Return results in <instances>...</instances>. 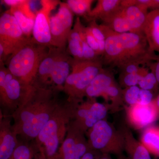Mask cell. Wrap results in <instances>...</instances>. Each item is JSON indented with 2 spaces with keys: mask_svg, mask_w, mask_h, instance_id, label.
<instances>
[{
  "mask_svg": "<svg viewBox=\"0 0 159 159\" xmlns=\"http://www.w3.org/2000/svg\"><path fill=\"white\" fill-rule=\"evenodd\" d=\"M23 122V130L28 136L34 138L38 136L39 133L49 121L48 114L42 112L33 114L26 111L21 115Z\"/></svg>",
  "mask_w": 159,
  "mask_h": 159,
  "instance_id": "52a82bcc",
  "label": "cell"
},
{
  "mask_svg": "<svg viewBox=\"0 0 159 159\" xmlns=\"http://www.w3.org/2000/svg\"><path fill=\"white\" fill-rule=\"evenodd\" d=\"M153 102H154L158 110L159 111V95L157 97L155 100L153 101Z\"/></svg>",
  "mask_w": 159,
  "mask_h": 159,
  "instance_id": "ab89813d",
  "label": "cell"
},
{
  "mask_svg": "<svg viewBox=\"0 0 159 159\" xmlns=\"http://www.w3.org/2000/svg\"><path fill=\"white\" fill-rule=\"evenodd\" d=\"M87 148L82 143H76L74 139H66L62 145L59 159H81L86 152Z\"/></svg>",
  "mask_w": 159,
  "mask_h": 159,
  "instance_id": "ffe728a7",
  "label": "cell"
},
{
  "mask_svg": "<svg viewBox=\"0 0 159 159\" xmlns=\"http://www.w3.org/2000/svg\"><path fill=\"white\" fill-rule=\"evenodd\" d=\"M120 95V90L119 87L116 85L115 83L110 86L109 87L106 91L104 96L116 99Z\"/></svg>",
  "mask_w": 159,
  "mask_h": 159,
  "instance_id": "e575fe53",
  "label": "cell"
},
{
  "mask_svg": "<svg viewBox=\"0 0 159 159\" xmlns=\"http://www.w3.org/2000/svg\"><path fill=\"white\" fill-rule=\"evenodd\" d=\"M122 46V57L119 70L131 63L149 66L159 59L152 51L143 33L128 32L119 34Z\"/></svg>",
  "mask_w": 159,
  "mask_h": 159,
  "instance_id": "7a4b0ae2",
  "label": "cell"
},
{
  "mask_svg": "<svg viewBox=\"0 0 159 159\" xmlns=\"http://www.w3.org/2000/svg\"><path fill=\"white\" fill-rule=\"evenodd\" d=\"M142 142L148 150L156 155L159 154V128L152 127L146 131Z\"/></svg>",
  "mask_w": 159,
  "mask_h": 159,
  "instance_id": "7402d4cb",
  "label": "cell"
},
{
  "mask_svg": "<svg viewBox=\"0 0 159 159\" xmlns=\"http://www.w3.org/2000/svg\"><path fill=\"white\" fill-rule=\"evenodd\" d=\"M9 10L17 21L24 35L28 38H31L34 20L26 16L17 7H11Z\"/></svg>",
  "mask_w": 159,
  "mask_h": 159,
  "instance_id": "44dd1931",
  "label": "cell"
},
{
  "mask_svg": "<svg viewBox=\"0 0 159 159\" xmlns=\"http://www.w3.org/2000/svg\"><path fill=\"white\" fill-rule=\"evenodd\" d=\"M66 49H61L54 47L49 48L47 55L40 64L34 82L37 80L42 83L48 81L50 78L54 64L63 52Z\"/></svg>",
  "mask_w": 159,
  "mask_h": 159,
  "instance_id": "5bb4252c",
  "label": "cell"
},
{
  "mask_svg": "<svg viewBox=\"0 0 159 159\" xmlns=\"http://www.w3.org/2000/svg\"><path fill=\"white\" fill-rule=\"evenodd\" d=\"M73 59L66 49L57 60L52 69L50 78L54 84L58 86L65 84L72 70Z\"/></svg>",
  "mask_w": 159,
  "mask_h": 159,
  "instance_id": "9c48e42d",
  "label": "cell"
},
{
  "mask_svg": "<svg viewBox=\"0 0 159 159\" xmlns=\"http://www.w3.org/2000/svg\"><path fill=\"white\" fill-rule=\"evenodd\" d=\"M81 159H95V156L91 152H86Z\"/></svg>",
  "mask_w": 159,
  "mask_h": 159,
  "instance_id": "f35d334b",
  "label": "cell"
},
{
  "mask_svg": "<svg viewBox=\"0 0 159 159\" xmlns=\"http://www.w3.org/2000/svg\"><path fill=\"white\" fill-rule=\"evenodd\" d=\"M149 9L152 10L159 9V0H151Z\"/></svg>",
  "mask_w": 159,
  "mask_h": 159,
  "instance_id": "74e56055",
  "label": "cell"
},
{
  "mask_svg": "<svg viewBox=\"0 0 159 159\" xmlns=\"http://www.w3.org/2000/svg\"><path fill=\"white\" fill-rule=\"evenodd\" d=\"M49 48L30 42L8 57L5 65L9 72L22 84L30 86L34 82L41 62L46 57Z\"/></svg>",
  "mask_w": 159,
  "mask_h": 159,
  "instance_id": "6da1fadb",
  "label": "cell"
},
{
  "mask_svg": "<svg viewBox=\"0 0 159 159\" xmlns=\"http://www.w3.org/2000/svg\"><path fill=\"white\" fill-rule=\"evenodd\" d=\"M25 0H4L3 3L11 7H17L25 2Z\"/></svg>",
  "mask_w": 159,
  "mask_h": 159,
  "instance_id": "8d00e7d4",
  "label": "cell"
},
{
  "mask_svg": "<svg viewBox=\"0 0 159 159\" xmlns=\"http://www.w3.org/2000/svg\"><path fill=\"white\" fill-rule=\"evenodd\" d=\"M114 83L111 72L103 68L88 87L85 94L91 98L104 96L106 90Z\"/></svg>",
  "mask_w": 159,
  "mask_h": 159,
  "instance_id": "8fae6325",
  "label": "cell"
},
{
  "mask_svg": "<svg viewBox=\"0 0 159 159\" xmlns=\"http://www.w3.org/2000/svg\"><path fill=\"white\" fill-rule=\"evenodd\" d=\"M102 24L117 33L131 32V29L127 20L123 14L122 8L112 13L102 21Z\"/></svg>",
  "mask_w": 159,
  "mask_h": 159,
  "instance_id": "d6986e66",
  "label": "cell"
},
{
  "mask_svg": "<svg viewBox=\"0 0 159 159\" xmlns=\"http://www.w3.org/2000/svg\"><path fill=\"white\" fill-rule=\"evenodd\" d=\"M158 84L154 73L151 70L142 77L138 85L141 89L151 91L156 88Z\"/></svg>",
  "mask_w": 159,
  "mask_h": 159,
  "instance_id": "4316f807",
  "label": "cell"
},
{
  "mask_svg": "<svg viewBox=\"0 0 159 159\" xmlns=\"http://www.w3.org/2000/svg\"><path fill=\"white\" fill-rule=\"evenodd\" d=\"M84 34H85V39L87 43L89 46L97 53L99 56H100L99 54V47L98 42L96 39L93 35L91 32L89 26L84 27Z\"/></svg>",
  "mask_w": 159,
  "mask_h": 159,
  "instance_id": "1f68e13d",
  "label": "cell"
},
{
  "mask_svg": "<svg viewBox=\"0 0 159 159\" xmlns=\"http://www.w3.org/2000/svg\"><path fill=\"white\" fill-rule=\"evenodd\" d=\"M32 38H28L23 34L14 16L9 9L0 17V45L4 49L0 61L5 63L11 54L30 42Z\"/></svg>",
  "mask_w": 159,
  "mask_h": 159,
  "instance_id": "277c9868",
  "label": "cell"
},
{
  "mask_svg": "<svg viewBox=\"0 0 159 159\" xmlns=\"http://www.w3.org/2000/svg\"><path fill=\"white\" fill-rule=\"evenodd\" d=\"M143 32L150 50L159 54V9L148 12Z\"/></svg>",
  "mask_w": 159,
  "mask_h": 159,
  "instance_id": "30bf717a",
  "label": "cell"
},
{
  "mask_svg": "<svg viewBox=\"0 0 159 159\" xmlns=\"http://www.w3.org/2000/svg\"><path fill=\"white\" fill-rule=\"evenodd\" d=\"M57 125L54 120H49L39 134L40 141L45 144L47 156L53 159L58 149V140Z\"/></svg>",
  "mask_w": 159,
  "mask_h": 159,
  "instance_id": "ba28073f",
  "label": "cell"
},
{
  "mask_svg": "<svg viewBox=\"0 0 159 159\" xmlns=\"http://www.w3.org/2000/svg\"><path fill=\"white\" fill-rule=\"evenodd\" d=\"M153 94L151 91L141 89L140 97L138 104L142 105H148L152 102Z\"/></svg>",
  "mask_w": 159,
  "mask_h": 159,
  "instance_id": "836d02e7",
  "label": "cell"
},
{
  "mask_svg": "<svg viewBox=\"0 0 159 159\" xmlns=\"http://www.w3.org/2000/svg\"><path fill=\"white\" fill-rule=\"evenodd\" d=\"M151 70L154 73L156 77L159 84V59L155 62L152 63L149 66Z\"/></svg>",
  "mask_w": 159,
  "mask_h": 159,
  "instance_id": "d590c367",
  "label": "cell"
},
{
  "mask_svg": "<svg viewBox=\"0 0 159 159\" xmlns=\"http://www.w3.org/2000/svg\"><path fill=\"white\" fill-rule=\"evenodd\" d=\"M149 68L141 73L137 74H124L121 73L120 78L123 84L127 87L137 86L139 84L142 77L145 76L149 71Z\"/></svg>",
  "mask_w": 159,
  "mask_h": 159,
  "instance_id": "484cf974",
  "label": "cell"
},
{
  "mask_svg": "<svg viewBox=\"0 0 159 159\" xmlns=\"http://www.w3.org/2000/svg\"><path fill=\"white\" fill-rule=\"evenodd\" d=\"M158 156H159V154Z\"/></svg>",
  "mask_w": 159,
  "mask_h": 159,
  "instance_id": "b9f144b4",
  "label": "cell"
},
{
  "mask_svg": "<svg viewBox=\"0 0 159 159\" xmlns=\"http://www.w3.org/2000/svg\"><path fill=\"white\" fill-rule=\"evenodd\" d=\"M74 14L66 2H61L58 11L50 18L52 47L66 49L68 38L73 29Z\"/></svg>",
  "mask_w": 159,
  "mask_h": 159,
  "instance_id": "5b68a950",
  "label": "cell"
},
{
  "mask_svg": "<svg viewBox=\"0 0 159 159\" xmlns=\"http://www.w3.org/2000/svg\"><path fill=\"white\" fill-rule=\"evenodd\" d=\"M121 8L130 27L131 32L143 33V29L148 13V11L136 5Z\"/></svg>",
  "mask_w": 159,
  "mask_h": 159,
  "instance_id": "4fadbf2b",
  "label": "cell"
},
{
  "mask_svg": "<svg viewBox=\"0 0 159 159\" xmlns=\"http://www.w3.org/2000/svg\"><path fill=\"white\" fill-rule=\"evenodd\" d=\"M17 7L27 17L31 19L35 20L36 13H34L31 9V1L25 0L24 2L17 6Z\"/></svg>",
  "mask_w": 159,
  "mask_h": 159,
  "instance_id": "d6a6232c",
  "label": "cell"
},
{
  "mask_svg": "<svg viewBox=\"0 0 159 159\" xmlns=\"http://www.w3.org/2000/svg\"><path fill=\"white\" fill-rule=\"evenodd\" d=\"M81 23L79 17H77L69 34L67 41V51L71 57L78 61H84L82 41L80 34Z\"/></svg>",
  "mask_w": 159,
  "mask_h": 159,
  "instance_id": "e0dca14e",
  "label": "cell"
},
{
  "mask_svg": "<svg viewBox=\"0 0 159 159\" xmlns=\"http://www.w3.org/2000/svg\"><path fill=\"white\" fill-rule=\"evenodd\" d=\"M84 26L81 23L80 26V34L82 41L83 55L84 61H94L102 59L98 54L89 45L86 40L84 34Z\"/></svg>",
  "mask_w": 159,
  "mask_h": 159,
  "instance_id": "d4e9b609",
  "label": "cell"
},
{
  "mask_svg": "<svg viewBox=\"0 0 159 159\" xmlns=\"http://www.w3.org/2000/svg\"><path fill=\"white\" fill-rule=\"evenodd\" d=\"M93 0H67L68 4L74 14L85 18L92 10Z\"/></svg>",
  "mask_w": 159,
  "mask_h": 159,
  "instance_id": "603a6c76",
  "label": "cell"
},
{
  "mask_svg": "<svg viewBox=\"0 0 159 159\" xmlns=\"http://www.w3.org/2000/svg\"><path fill=\"white\" fill-rule=\"evenodd\" d=\"M107 113L106 107L102 103L94 102L89 109H80L78 115L85 119L86 125L88 127H93L97 122L102 120Z\"/></svg>",
  "mask_w": 159,
  "mask_h": 159,
  "instance_id": "ac0fdd59",
  "label": "cell"
},
{
  "mask_svg": "<svg viewBox=\"0 0 159 159\" xmlns=\"http://www.w3.org/2000/svg\"><path fill=\"white\" fill-rule=\"evenodd\" d=\"M100 159H110L109 158H108V157H103L101 158H100Z\"/></svg>",
  "mask_w": 159,
  "mask_h": 159,
  "instance_id": "60d3db41",
  "label": "cell"
},
{
  "mask_svg": "<svg viewBox=\"0 0 159 159\" xmlns=\"http://www.w3.org/2000/svg\"><path fill=\"white\" fill-rule=\"evenodd\" d=\"M10 158L11 159H31V152L27 146L25 145H20L16 148L12 156Z\"/></svg>",
  "mask_w": 159,
  "mask_h": 159,
  "instance_id": "4dcf8cb0",
  "label": "cell"
},
{
  "mask_svg": "<svg viewBox=\"0 0 159 159\" xmlns=\"http://www.w3.org/2000/svg\"><path fill=\"white\" fill-rule=\"evenodd\" d=\"M141 89L137 86L127 88L124 93L125 102L129 105H135L139 102Z\"/></svg>",
  "mask_w": 159,
  "mask_h": 159,
  "instance_id": "83f0119b",
  "label": "cell"
},
{
  "mask_svg": "<svg viewBox=\"0 0 159 159\" xmlns=\"http://www.w3.org/2000/svg\"><path fill=\"white\" fill-rule=\"evenodd\" d=\"M158 112V110L153 101L148 105H142L137 103L134 105L131 117L137 125L143 127L149 125L155 120Z\"/></svg>",
  "mask_w": 159,
  "mask_h": 159,
  "instance_id": "2e32d148",
  "label": "cell"
},
{
  "mask_svg": "<svg viewBox=\"0 0 159 159\" xmlns=\"http://www.w3.org/2000/svg\"><path fill=\"white\" fill-rule=\"evenodd\" d=\"M121 0H98L97 5L84 18L87 21H102L120 8Z\"/></svg>",
  "mask_w": 159,
  "mask_h": 159,
  "instance_id": "9a60e30c",
  "label": "cell"
},
{
  "mask_svg": "<svg viewBox=\"0 0 159 159\" xmlns=\"http://www.w3.org/2000/svg\"><path fill=\"white\" fill-rule=\"evenodd\" d=\"M16 142L13 137L7 134L4 136L0 146V159H9L16 149Z\"/></svg>",
  "mask_w": 159,
  "mask_h": 159,
  "instance_id": "cb8c5ba5",
  "label": "cell"
},
{
  "mask_svg": "<svg viewBox=\"0 0 159 159\" xmlns=\"http://www.w3.org/2000/svg\"><path fill=\"white\" fill-rule=\"evenodd\" d=\"M89 27L90 29L91 32L97 40L99 46L105 43L106 37L104 33L101 30L99 25H98L97 21L93 20L90 22Z\"/></svg>",
  "mask_w": 159,
  "mask_h": 159,
  "instance_id": "f1b7e54d",
  "label": "cell"
},
{
  "mask_svg": "<svg viewBox=\"0 0 159 159\" xmlns=\"http://www.w3.org/2000/svg\"><path fill=\"white\" fill-rule=\"evenodd\" d=\"M132 159H152L149 151L144 145H140L130 151Z\"/></svg>",
  "mask_w": 159,
  "mask_h": 159,
  "instance_id": "f546056e",
  "label": "cell"
},
{
  "mask_svg": "<svg viewBox=\"0 0 159 159\" xmlns=\"http://www.w3.org/2000/svg\"><path fill=\"white\" fill-rule=\"evenodd\" d=\"M103 66L102 58L94 61H78L73 58L71 73L65 83L66 90L75 96L85 94L86 89Z\"/></svg>",
  "mask_w": 159,
  "mask_h": 159,
  "instance_id": "3957f363",
  "label": "cell"
},
{
  "mask_svg": "<svg viewBox=\"0 0 159 159\" xmlns=\"http://www.w3.org/2000/svg\"><path fill=\"white\" fill-rule=\"evenodd\" d=\"M58 0H41V8L36 13L32 39L35 43L49 48L52 47L50 29L51 11L59 6Z\"/></svg>",
  "mask_w": 159,
  "mask_h": 159,
  "instance_id": "8992f818",
  "label": "cell"
},
{
  "mask_svg": "<svg viewBox=\"0 0 159 159\" xmlns=\"http://www.w3.org/2000/svg\"><path fill=\"white\" fill-rule=\"evenodd\" d=\"M90 134L92 145L97 149L105 148L113 136V130L105 120H101L93 126Z\"/></svg>",
  "mask_w": 159,
  "mask_h": 159,
  "instance_id": "7c38bea8",
  "label": "cell"
}]
</instances>
